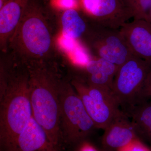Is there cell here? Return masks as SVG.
Returning a JSON list of instances; mask_svg holds the SVG:
<instances>
[{
    "label": "cell",
    "mask_w": 151,
    "mask_h": 151,
    "mask_svg": "<svg viewBox=\"0 0 151 151\" xmlns=\"http://www.w3.org/2000/svg\"><path fill=\"white\" fill-rule=\"evenodd\" d=\"M1 60L0 144L4 150L33 116L26 63L6 52Z\"/></svg>",
    "instance_id": "1"
},
{
    "label": "cell",
    "mask_w": 151,
    "mask_h": 151,
    "mask_svg": "<svg viewBox=\"0 0 151 151\" xmlns=\"http://www.w3.org/2000/svg\"><path fill=\"white\" fill-rule=\"evenodd\" d=\"M29 74L33 116L60 150L63 142L59 119V95L65 78L53 60L26 63Z\"/></svg>",
    "instance_id": "2"
},
{
    "label": "cell",
    "mask_w": 151,
    "mask_h": 151,
    "mask_svg": "<svg viewBox=\"0 0 151 151\" xmlns=\"http://www.w3.org/2000/svg\"><path fill=\"white\" fill-rule=\"evenodd\" d=\"M42 8L31 0L13 35L7 52L25 63L52 59L54 44Z\"/></svg>",
    "instance_id": "3"
},
{
    "label": "cell",
    "mask_w": 151,
    "mask_h": 151,
    "mask_svg": "<svg viewBox=\"0 0 151 151\" xmlns=\"http://www.w3.org/2000/svg\"><path fill=\"white\" fill-rule=\"evenodd\" d=\"M60 128L63 142H83L96 129L70 81L63 80L59 95Z\"/></svg>",
    "instance_id": "4"
},
{
    "label": "cell",
    "mask_w": 151,
    "mask_h": 151,
    "mask_svg": "<svg viewBox=\"0 0 151 151\" xmlns=\"http://www.w3.org/2000/svg\"><path fill=\"white\" fill-rule=\"evenodd\" d=\"M151 70V63L134 55L119 66L111 91L126 114L146 100L143 89Z\"/></svg>",
    "instance_id": "5"
},
{
    "label": "cell",
    "mask_w": 151,
    "mask_h": 151,
    "mask_svg": "<svg viewBox=\"0 0 151 151\" xmlns=\"http://www.w3.org/2000/svg\"><path fill=\"white\" fill-rule=\"evenodd\" d=\"M70 82L96 129L104 130L115 119L126 114L111 90L91 85L78 75L73 76Z\"/></svg>",
    "instance_id": "6"
},
{
    "label": "cell",
    "mask_w": 151,
    "mask_h": 151,
    "mask_svg": "<svg viewBox=\"0 0 151 151\" xmlns=\"http://www.w3.org/2000/svg\"><path fill=\"white\" fill-rule=\"evenodd\" d=\"M88 40L98 58H103L118 66L133 55L119 29L94 24Z\"/></svg>",
    "instance_id": "7"
},
{
    "label": "cell",
    "mask_w": 151,
    "mask_h": 151,
    "mask_svg": "<svg viewBox=\"0 0 151 151\" xmlns=\"http://www.w3.org/2000/svg\"><path fill=\"white\" fill-rule=\"evenodd\" d=\"M81 5L92 23L103 27L119 29L133 18L123 0H81Z\"/></svg>",
    "instance_id": "8"
},
{
    "label": "cell",
    "mask_w": 151,
    "mask_h": 151,
    "mask_svg": "<svg viewBox=\"0 0 151 151\" xmlns=\"http://www.w3.org/2000/svg\"><path fill=\"white\" fill-rule=\"evenodd\" d=\"M119 30L133 55L151 63V23L134 19Z\"/></svg>",
    "instance_id": "9"
},
{
    "label": "cell",
    "mask_w": 151,
    "mask_h": 151,
    "mask_svg": "<svg viewBox=\"0 0 151 151\" xmlns=\"http://www.w3.org/2000/svg\"><path fill=\"white\" fill-rule=\"evenodd\" d=\"M3 151H60L33 116L24 131Z\"/></svg>",
    "instance_id": "10"
},
{
    "label": "cell",
    "mask_w": 151,
    "mask_h": 151,
    "mask_svg": "<svg viewBox=\"0 0 151 151\" xmlns=\"http://www.w3.org/2000/svg\"><path fill=\"white\" fill-rule=\"evenodd\" d=\"M129 118L124 114L115 119L104 130L102 145L105 151H118L139 138Z\"/></svg>",
    "instance_id": "11"
},
{
    "label": "cell",
    "mask_w": 151,
    "mask_h": 151,
    "mask_svg": "<svg viewBox=\"0 0 151 151\" xmlns=\"http://www.w3.org/2000/svg\"><path fill=\"white\" fill-rule=\"evenodd\" d=\"M31 0H7L0 8V45L4 52H7L13 35Z\"/></svg>",
    "instance_id": "12"
},
{
    "label": "cell",
    "mask_w": 151,
    "mask_h": 151,
    "mask_svg": "<svg viewBox=\"0 0 151 151\" xmlns=\"http://www.w3.org/2000/svg\"><path fill=\"white\" fill-rule=\"evenodd\" d=\"M84 74L77 75L90 84L111 90L119 66L103 59L90 60L83 67Z\"/></svg>",
    "instance_id": "13"
},
{
    "label": "cell",
    "mask_w": 151,
    "mask_h": 151,
    "mask_svg": "<svg viewBox=\"0 0 151 151\" xmlns=\"http://www.w3.org/2000/svg\"><path fill=\"white\" fill-rule=\"evenodd\" d=\"M61 21L62 35L77 41L85 36L88 38L94 25L88 28L87 22L76 9L65 10Z\"/></svg>",
    "instance_id": "14"
},
{
    "label": "cell",
    "mask_w": 151,
    "mask_h": 151,
    "mask_svg": "<svg viewBox=\"0 0 151 151\" xmlns=\"http://www.w3.org/2000/svg\"><path fill=\"white\" fill-rule=\"evenodd\" d=\"M126 114L131 118L139 138L148 143L151 147V99L135 106Z\"/></svg>",
    "instance_id": "15"
},
{
    "label": "cell",
    "mask_w": 151,
    "mask_h": 151,
    "mask_svg": "<svg viewBox=\"0 0 151 151\" xmlns=\"http://www.w3.org/2000/svg\"><path fill=\"white\" fill-rule=\"evenodd\" d=\"M60 44L69 54L73 62L79 67L85 66L91 60L86 50L80 46L77 40L62 35L60 39Z\"/></svg>",
    "instance_id": "16"
},
{
    "label": "cell",
    "mask_w": 151,
    "mask_h": 151,
    "mask_svg": "<svg viewBox=\"0 0 151 151\" xmlns=\"http://www.w3.org/2000/svg\"><path fill=\"white\" fill-rule=\"evenodd\" d=\"M134 19H145L151 7V0H123Z\"/></svg>",
    "instance_id": "17"
},
{
    "label": "cell",
    "mask_w": 151,
    "mask_h": 151,
    "mask_svg": "<svg viewBox=\"0 0 151 151\" xmlns=\"http://www.w3.org/2000/svg\"><path fill=\"white\" fill-rule=\"evenodd\" d=\"M118 151H151V147L138 138Z\"/></svg>",
    "instance_id": "18"
},
{
    "label": "cell",
    "mask_w": 151,
    "mask_h": 151,
    "mask_svg": "<svg viewBox=\"0 0 151 151\" xmlns=\"http://www.w3.org/2000/svg\"><path fill=\"white\" fill-rule=\"evenodd\" d=\"M143 96L145 100L151 98V70L145 82L143 89Z\"/></svg>",
    "instance_id": "19"
},
{
    "label": "cell",
    "mask_w": 151,
    "mask_h": 151,
    "mask_svg": "<svg viewBox=\"0 0 151 151\" xmlns=\"http://www.w3.org/2000/svg\"><path fill=\"white\" fill-rule=\"evenodd\" d=\"M60 6L65 10L76 9L78 5L77 0H58Z\"/></svg>",
    "instance_id": "20"
},
{
    "label": "cell",
    "mask_w": 151,
    "mask_h": 151,
    "mask_svg": "<svg viewBox=\"0 0 151 151\" xmlns=\"http://www.w3.org/2000/svg\"><path fill=\"white\" fill-rule=\"evenodd\" d=\"M79 151H97L93 146L88 143H84L80 148Z\"/></svg>",
    "instance_id": "21"
},
{
    "label": "cell",
    "mask_w": 151,
    "mask_h": 151,
    "mask_svg": "<svg viewBox=\"0 0 151 151\" xmlns=\"http://www.w3.org/2000/svg\"><path fill=\"white\" fill-rule=\"evenodd\" d=\"M146 21L151 23V7L149 10L147 14V15L145 18V19Z\"/></svg>",
    "instance_id": "22"
},
{
    "label": "cell",
    "mask_w": 151,
    "mask_h": 151,
    "mask_svg": "<svg viewBox=\"0 0 151 151\" xmlns=\"http://www.w3.org/2000/svg\"><path fill=\"white\" fill-rule=\"evenodd\" d=\"M7 0H0V8L3 6L5 3L6 1Z\"/></svg>",
    "instance_id": "23"
}]
</instances>
